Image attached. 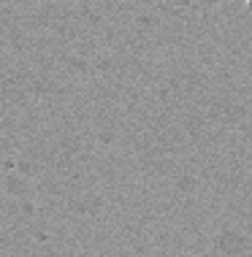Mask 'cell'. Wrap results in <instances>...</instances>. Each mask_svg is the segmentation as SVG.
<instances>
[{
    "label": "cell",
    "instance_id": "obj_1",
    "mask_svg": "<svg viewBox=\"0 0 252 257\" xmlns=\"http://www.w3.org/2000/svg\"><path fill=\"white\" fill-rule=\"evenodd\" d=\"M249 6H252V0H249Z\"/></svg>",
    "mask_w": 252,
    "mask_h": 257
}]
</instances>
